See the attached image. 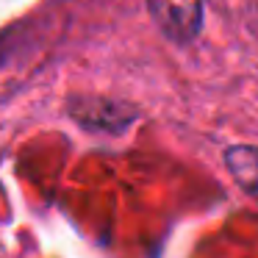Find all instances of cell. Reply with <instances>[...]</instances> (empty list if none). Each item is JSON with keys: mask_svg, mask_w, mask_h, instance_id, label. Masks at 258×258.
Here are the masks:
<instances>
[{"mask_svg": "<svg viewBox=\"0 0 258 258\" xmlns=\"http://www.w3.org/2000/svg\"><path fill=\"white\" fill-rule=\"evenodd\" d=\"M228 164L233 169V175L239 178V183L258 195V150H250V147L233 150L228 156Z\"/></svg>", "mask_w": 258, "mask_h": 258, "instance_id": "obj_1", "label": "cell"}]
</instances>
